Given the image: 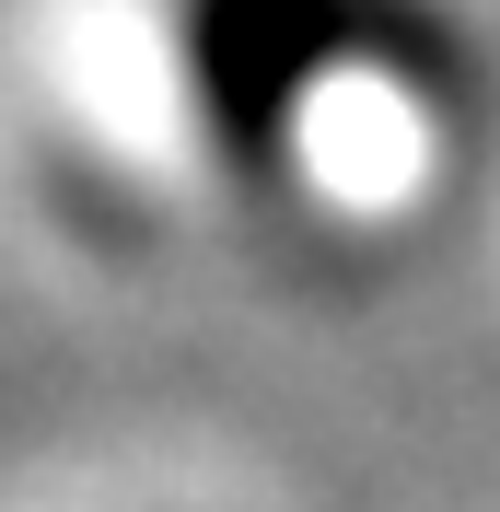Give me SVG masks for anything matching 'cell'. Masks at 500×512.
<instances>
[{
  "instance_id": "1",
  "label": "cell",
  "mask_w": 500,
  "mask_h": 512,
  "mask_svg": "<svg viewBox=\"0 0 500 512\" xmlns=\"http://www.w3.org/2000/svg\"><path fill=\"white\" fill-rule=\"evenodd\" d=\"M175 70L210 152L280 187L326 82H442L454 35L419 0H175Z\"/></svg>"
}]
</instances>
